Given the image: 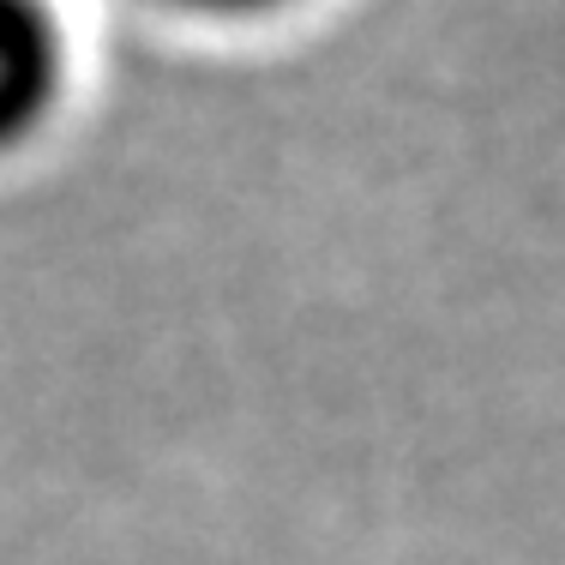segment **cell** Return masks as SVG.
Masks as SVG:
<instances>
[{
  "instance_id": "2",
  "label": "cell",
  "mask_w": 565,
  "mask_h": 565,
  "mask_svg": "<svg viewBox=\"0 0 565 565\" xmlns=\"http://www.w3.org/2000/svg\"><path fill=\"white\" fill-rule=\"evenodd\" d=\"M169 7L205 12V19H259V12H277V7H289V0H169Z\"/></svg>"
},
{
  "instance_id": "1",
  "label": "cell",
  "mask_w": 565,
  "mask_h": 565,
  "mask_svg": "<svg viewBox=\"0 0 565 565\" xmlns=\"http://www.w3.org/2000/svg\"><path fill=\"white\" fill-rule=\"evenodd\" d=\"M66 43L49 0H0V145H19L55 109Z\"/></svg>"
}]
</instances>
